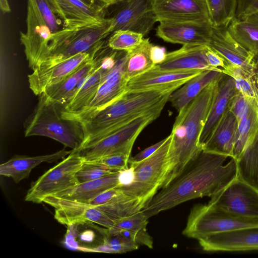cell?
Returning <instances> with one entry per match:
<instances>
[{"label": "cell", "instance_id": "obj_36", "mask_svg": "<svg viewBox=\"0 0 258 258\" xmlns=\"http://www.w3.org/2000/svg\"><path fill=\"white\" fill-rule=\"evenodd\" d=\"M213 26L227 27L234 18L237 0H206Z\"/></svg>", "mask_w": 258, "mask_h": 258}, {"label": "cell", "instance_id": "obj_37", "mask_svg": "<svg viewBox=\"0 0 258 258\" xmlns=\"http://www.w3.org/2000/svg\"><path fill=\"white\" fill-rule=\"evenodd\" d=\"M103 243L106 247L108 253H121L136 250L139 244L112 227L104 230Z\"/></svg>", "mask_w": 258, "mask_h": 258}, {"label": "cell", "instance_id": "obj_21", "mask_svg": "<svg viewBox=\"0 0 258 258\" xmlns=\"http://www.w3.org/2000/svg\"><path fill=\"white\" fill-rule=\"evenodd\" d=\"M99 49L97 51L98 66L91 74L80 82L67 101L60 105L62 116L75 114L83 110L95 95L104 74L113 67L109 68L103 63Z\"/></svg>", "mask_w": 258, "mask_h": 258}, {"label": "cell", "instance_id": "obj_46", "mask_svg": "<svg viewBox=\"0 0 258 258\" xmlns=\"http://www.w3.org/2000/svg\"><path fill=\"white\" fill-rule=\"evenodd\" d=\"M258 10V0H237L235 18H240Z\"/></svg>", "mask_w": 258, "mask_h": 258}, {"label": "cell", "instance_id": "obj_1", "mask_svg": "<svg viewBox=\"0 0 258 258\" xmlns=\"http://www.w3.org/2000/svg\"><path fill=\"white\" fill-rule=\"evenodd\" d=\"M203 150L177 177L161 188L142 211L150 217L190 200L212 197L237 177L236 160Z\"/></svg>", "mask_w": 258, "mask_h": 258}, {"label": "cell", "instance_id": "obj_8", "mask_svg": "<svg viewBox=\"0 0 258 258\" xmlns=\"http://www.w3.org/2000/svg\"><path fill=\"white\" fill-rule=\"evenodd\" d=\"M258 226V219L238 216L210 204H197L191 209L182 234L190 238Z\"/></svg>", "mask_w": 258, "mask_h": 258}, {"label": "cell", "instance_id": "obj_44", "mask_svg": "<svg viewBox=\"0 0 258 258\" xmlns=\"http://www.w3.org/2000/svg\"><path fill=\"white\" fill-rule=\"evenodd\" d=\"M122 190L117 187L108 189L90 200L87 204L96 206L110 202L124 195Z\"/></svg>", "mask_w": 258, "mask_h": 258}, {"label": "cell", "instance_id": "obj_32", "mask_svg": "<svg viewBox=\"0 0 258 258\" xmlns=\"http://www.w3.org/2000/svg\"><path fill=\"white\" fill-rule=\"evenodd\" d=\"M152 45L149 38H144L139 46L127 51L126 76L128 81L155 66L150 56Z\"/></svg>", "mask_w": 258, "mask_h": 258}, {"label": "cell", "instance_id": "obj_6", "mask_svg": "<svg viewBox=\"0 0 258 258\" xmlns=\"http://www.w3.org/2000/svg\"><path fill=\"white\" fill-rule=\"evenodd\" d=\"M171 135L153 154L139 162L130 164L133 178L127 185L117 186L126 195L138 199L144 206L161 188L169 166Z\"/></svg>", "mask_w": 258, "mask_h": 258}, {"label": "cell", "instance_id": "obj_33", "mask_svg": "<svg viewBox=\"0 0 258 258\" xmlns=\"http://www.w3.org/2000/svg\"><path fill=\"white\" fill-rule=\"evenodd\" d=\"M258 129V101L254 100L246 114L238 122L233 157L239 156L250 138Z\"/></svg>", "mask_w": 258, "mask_h": 258}, {"label": "cell", "instance_id": "obj_13", "mask_svg": "<svg viewBox=\"0 0 258 258\" xmlns=\"http://www.w3.org/2000/svg\"><path fill=\"white\" fill-rule=\"evenodd\" d=\"M211 197L209 204L224 211L258 219V190L237 177Z\"/></svg>", "mask_w": 258, "mask_h": 258}, {"label": "cell", "instance_id": "obj_47", "mask_svg": "<svg viewBox=\"0 0 258 258\" xmlns=\"http://www.w3.org/2000/svg\"><path fill=\"white\" fill-rule=\"evenodd\" d=\"M168 136L158 143L145 149L134 157L130 158L128 164L139 162L148 158L157 151L168 139Z\"/></svg>", "mask_w": 258, "mask_h": 258}, {"label": "cell", "instance_id": "obj_28", "mask_svg": "<svg viewBox=\"0 0 258 258\" xmlns=\"http://www.w3.org/2000/svg\"><path fill=\"white\" fill-rule=\"evenodd\" d=\"M227 29L233 38L258 62V10L232 20Z\"/></svg>", "mask_w": 258, "mask_h": 258}, {"label": "cell", "instance_id": "obj_22", "mask_svg": "<svg viewBox=\"0 0 258 258\" xmlns=\"http://www.w3.org/2000/svg\"><path fill=\"white\" fill-rule=\"evenodd\" d=\"M238 92L234 79L223 73L218 80L216 92L201 135L200 143L202 146L208 140L219 121L228 109L230 101Z\"/></svg>", "mask_w": 258, "mask_h": 258}, {"label": "cell", "instance_id": "obj_20", "mask_svg": "<svg viewBox=\"0 0 258 258\" xmlns=\"http://www.w3.org/2000/svg\"><path fill=\"white\" fill-rule=\"evenodd\" d=\"M201 70H163L155 66L130 80L126 91H146L162 88L178 89L186 81L200 74Z\"/></svg>", "mask_w": 258, "mask_h": 258}, {"label": "cell", "instance_id": "obj_50", "mask_svg": "<svg viewBox=\"0 0 258 258\" xmlns=\"http://www.w3.org/2000/svg\"><path fill=\"white\" fill-rule=\"evenodd\" d=\"M0 8L3 13H9L11 11L8 0H0Z\"/></svg>", "mask_w": 258, "mask_h": 258}, {"label": "cell", "instance_id": "obj_17", "mask_svg": "<svg viewBox=\"0 0 258 258\" xmlns=\"http://www.w3.org/2000/svg\"><path fill=\"white\" fill-rule=\"evenodd\" d=\"M198 240L206 251L258 250V226L210 234Z\"/></svg>", "mask_w": 258, "mask_h": 258}, {"label": "cell", "instance_id": "obj_38", "mask_svg": "<svg viewBox=\"0 0 258 258\" xmlns=\"http://www.w3.org/2000/svg\"><path fill=\"white\" fill-rule=\"evenodd\" d=\"M144 36L142 34L133 31L118 30L111 34L107 44L115 50L129 51L142 42Z\"/></svg>", "mask_w": 258, "mask_h": 258}, {"label": "cell", "instance_id": "obj_15", "mask_svg": "<svg viewBox=\"0 0 258 258\" xmlns=\"http://www.w3.org/2000/svg\"><path fill=\"white\" fill-rule=\"evenodd\" d=\"M53 207L54 218L67 226L85 223H95L106 228L112 227L114 221L96 207L87 203L77 202L48 196L43 200Z\"/></svg>", "mask_w": 258, "mask_h": 258}, {"label": "cell", "instance_id": "obj_29", "mask_svg": "<svg viewBox=\"0 0 258 258\" xmlns=\"http://www.w3.org/2000/svg\"><path fill=\"white\" fill-rule=\"evenodd\" d=\"M98 64L99 58L97 52L93 59L81 66L59 82L48 87L43 93L51 100L60 105H63L80 82L91 74Z\"/></svg>", "mask_w": 258, "mask_h": 258}, {"label": "cell", "instance_id": "obj_9", "mask_svg": "<svg viewBox=\"0 0 258 258\" xmlns=\"http://www.w3.org/2000/svg\"><path fill=\"white\" fill-rule=\"evenodd\" d=\"M83 162L77 150H72L67 157L45 172L32 184L25 200L41 203L48 196L77 185L79 183L76 173Z\"/></svg>", "mask_w": 258, "mask_h": 258}, {"label": "cell", "instance_id": "obj_16", "mask_svg": "<svg viewBox=\"0 0 258 258\" xmlns=\"http://www.w3.org/2000/svg\"><path fill=\"white\" fill-rule=\"evenodd\" d=\"M212 27L208 21H162L157 28L156 35L172 43L208 46Z\"/></svg>", "mask_w": 258, "mask_h": 258}, {"label": "cell", "instance_id": "obj_42", "mask_svg": "<svg viewBox=\"0 0 258 258\" xmlns=\"http://www.w3.org/2000/svg\"><path fill=\"white\" fill-rule=\"evenodd\" d=\"M254 99L250 98L239 91L231 99L228 109L236 117L238 122L246 114Z\"/></svg>", "mask_w": 258, "mask_h": 258}, {"label": "cell", "instance_id": "obj_12", "mask_svg": "<svg viewBox=\"0 0 258 258\" xmlns=\"http://www.w3.org/2000/svg\"><path fill=\"white\" fill-rule=\"evenodd\" d=\"M26 24V32L20 33V41L29 67L33 70L46 58L52 34L33 0H28Z\"/></svg>", "mask_w": 258, "mask_h": 258}, {"label": "cell", "instance_id": "obj_27", "mask_svg": "<svg viewBox=\"0 0 258 258\" xmlns=\"http://www.w3.org/2000/svg\"><path fill=\"white\" fill-rule=\"evenodd\" d=\"M222 70H205L194 77L170 95L169 101L178 112L197 97L208 85L218 79Z\"/></svg>", "mask_w": 258, "mask_h": 258}, {"label": "cell", "instance_id": "obj_25", "mask_svg": "<svg viewBox=\"0 0 258 258\" xmlns=\"http://www.w3.org/2000/svg\"><path fill=\"white\" fill-rule=\"evenodd\" d=\"M70 151L63 149L55 153L37 156L16 155L0 165V174L11 177L18 183L27 178L32 170L43 162L51 163L69 155Z\"/></svg>", "mask_w": 258, "mask_h": 258}, {"label": "cell", "instance_id": "obj_5", "mask_svg": "<svg viewBox=\"0 0 258 258\" xmlns=\"http://www.w3.org/2000/svg\"><path fill=\"white\" fill-rule=\"evenodd\" d=\"M112 23L111 18L105 17L84 25L64 27L52 33L48 55L40 64L54 63L95 49L111 34Z\"/></svg>", "mask_w": 258, "mask_h": 258}, {"label": "cell", "instance_id": "obj_30", "mask_svg": "<svg viewBox=\"0 0 258 258\" xmlns=\"http://www.w3.org/2000/svg\"><path fill=\"white\" fill-rule=\"evenodd\" d=\"M62 14L64 27L92 23L105 18L106 12L93 9L81 0H56Z\"/></svg>", "mask_w": 258, "mask_h": 258}, {"label": "cell", "instance_id": "obj_23", "mask_svg": "<svg viewBox=\"0 0 258 258\" xmlns=\"http://www.w3.org/2000/svg\"><path fill=\"white\" fill-rule=\"evenodd\" d=\"M206 46L183 45L167 53L164 61L155 67L163 70H222L208 64L205 53Z\"/></svg>", "mask_w": 258, "mask_h": 258}, {"label": "cell", "instance_id": "obj_34", "mask_svg": "<svg viewBox=\"0 0 258 258\" xmlns=\"http://www.w3.org/2000/svg\"><path fill=\"white\" fill-rule=\"evenodd\" d=\"M95 207L115 221L141 211L145 206L138 199L131 197L124 193L110 202Z\"/></svg>", "mask_w": 258, "mask_h": 258}, {"label": "cell", "instance_id": "obj_7", "mask_svg": "<svg viewBox=\"0 0 258 258\" xmlns=\"http://www.w3.org/2000/svg\"><path fill=\"white\" fill-rule=\"evenodd\" d=\"M164 107L140 116L112 131L89 146L77 150L84 161L99 160L106 156L124 153L131 154L140 133L160 115Z\"/></svg>", "mask_w": 258, "mask_h": 258}, {"label": "cell", "instance_id": "obj_26", "mask_svg": "<svg viewBox=\"0 0 258 258\" xmlns=\"http://www.w3.org/2000/svg\"><path fill=\"white\" fill-rule=\"evenodd\" d=\"M120 171L104 177L79 183L53 196L77 202L88 203V202L100 193L119 185Z\"/></svg>", "mask_w": 258, "mask_h": 258}, {"label": "cell", "instance_id": "obj_14", "mask_svg": "<svg viewBox=\"0 0 258 258\" xmlns=\"http://www.w3.org/2000/svg\"><path fill=\"white\" fill-rule=\"evenodd\" d=\"M105 42L90 51L79 53L54 63L38 66L28 76L30 89L34 94L39 96L48 87L59 82L93 59Z\"/></svg>", "mask_w": 258, "mask_h": 258}, {"label": "cell", "instance_id": "obj_40", "mask_svg": "<svg viewBox=\"0 0 258 258\" xmlns=\"http://www.w3.org/2000/svg\"><path fill=\"white\" fill-rule=\"evenodd\" d=\"M116 172L110 169L100 160L83 161L76 173V177L80 183L98 179Z\"/></svg>", "mask_w": 258, "mask_h": 258}, {"label": "cell", "instance_id": "obj_43", "mask_svg": "<svg viewBox=\"0 0 258 258\" xmlns=\"http://www.w3.org/2000/svg\"><path fill=\"white\" fill-rule=\"evenodd\" d=\"M131 154L117 153L103 157L99 160L110 169L118 172L128 168Z\"/></svg>", "mask_w": 258, "mask_h": 258}, {"label": "cell", "instance_id": "obj_41", "mask_svg": "<svg viewBox=\"0 0 258 258\" xmlns=\"http://www.w3.org/2000/svg\"><path fill=\"white\" fill-rule=\"evenodd\" d=\"M148 219L141 210L134 214L115 220L112 227L119 230L141 232L147 230Z\"/></svg>", "mask_w": 258, "mask_h": 258}, {"label": "cell", "instance_id": "obj_19", "mask_svg": "<svg viewBox=\"0 0 258 258\" xmlns=\"http://www.w3.org/2000/svg\"><path fill=\"white\" fill-rule=\"evenodd\" d=\"M208 46L218 52L229 63L249 73L258 72V62L233 38L227 27L213 26Z\"/></svg>", "mask_w": 258, "mask_h": 258}, {"label": "cell", "instance_id": "obj_31", "mask_svg": "<svg viewBox=\"0 0 258 258\" xmlns=\"http://www.w3.org/2000/svg\"><path fill=\"white\" fill-rule=\"evenodd\" d=\"M236 160L237 178L258 190V129Z\"/></svg>", "mask_w": 258, "mask_h": 258}, {"label": "cell", "instance_id": "obj_2", "mask_svg": "<svg viewBox=\"0 0 258 258\" xmlns=\"http://www.w3.org/2000/svg\"><path fill=\"white\" fill-rule=\"evenodd\" d=\"M219 79L208 85L178 112L170 133L169 166L161 188L180 174L203 150L200 139L216 92Z\"/></svg>", "mask_w": 258, "mask_h": 258}, {"label": "cell", "instance_id": "obj_45", "mask_svg": "<svg viewBox=\"0 0 258 258\" xmlns=\"http://www.w3.org/2000/svg\"><path fill=\"white\" fill-rule=\"evenodd\" d=\"M205 53L208 64L213 68L223 70L228 64L221 55L208 46H206Z\"/></svg>", "mask_w": 258, "mask_h": 258}, {"label": "cell", "instance_id": "obj_3", "mask_svg": "<svg viewBox=\"0 0 258 258\" xmlns=\"http://www.w3.org/2000/svg\"><path fill=\"white\" fill-rule=\"evenodd\" d=\"M176 89L170 88L126 91L113 102L81 123L84 132L81 148L93 144L140 116L164 107L170 95Z\"/></svg>", "mask_w": 258, "mask_h": 258}, {"label": "cell", "instance_id": "obj_51", "mask_svg": "<svg viewBox=\"0 0 258 258\" xmlns=\"http://www.w3.org/2000/svg\"><path fill=\"white\" fill-rule=\"evenodd\" d=\"M108 1H110L111 2H112V3H114V2H115L117 0H108Z\"/></svg>", "mask_w": 258, "mask_h": 258}, {"label": "cell", "instance_id": "obj_18", "mask_svg": "<svg viewBox=\"0 0 258 258\" xmlns=\"http://www.w3.org/2000/svg\"><path fill=\"white\" fill-rule=\"evenodd\" d=\"M158 22L208 21L206 0H152Z\"/></svg>", "mask_w": 258, "mask_h": 258}, {"label": "cell", "instance_id": "obj_11", "mask_svg": "<svg viewBox=\"0 0 258 258\" xmlns=\"http://www.w3.org/2000/svg\"><path fill=\"white\" fill-rule=\"evenodd\" d=\"M105 17L112 19L111 34L128 30L145 36L158 22L152 0H117L108 7Z\"/></svg>", "mask_w": 258, "mask_h": 258}, {"label": "cell", "instance_id": "obj_39", "mask_svg": "<svg viewBox=\"0 0 258 258\" xmlns=\"http://www.w3.org/2000/svg\"><path fill=\"white\" fill-rule=\"evenodd\" d=\"M52 33L60 30L62 14L56 0H33Z\"/></svg>", "mask_w": 258, "mask_h": 258}, {"label": "cell", "instance_id": "obj_24", "mask_svg": "<svg viewBox=\"0 0 258 258\" xmlns=\"http://www.w3.org/2000/svg\"><path fill=\"white\" fill-rule=\"evenodd\" d=\"M237 127L238 121L228 108L203 144V150L233 158Z\"/></svg>", "mask_w": 258, "mask_h": 258}, {"label": "cell", "instance_id": "obj_49", "mask_svg": "<svg viewBox=\"0 0 258 258\" xmlns=\"http://www.w3.org/2000/svg\"><path fill=\"white\" fill-rule=\"evenodd\" d=\"M91 8L106 12L108 7L113 3L108 0H81Z\"/></svg>", "mask_w": 258, "mask_h": 258}, {"label": "cell", "instance_id": "obj_4", "mask_svg": "<svg viewBox=\"0 0 258 258\" xmlns=\"http://www.w3.org/2000/svg\"><path fill=\"white\" fill-rule=\"evenodd\" d=\"M38 97L37 104L24 122L25 137H47L72 150L80 149L84 141L82 124L63 117L60 105L44 93Z\"/></svg>", "mask_w": 258, "mask_h": 258}, {"label": "cell", "instance_id": "obj_48", "mask_svg": "<svg viewBox=\"0 0 258 258\" xmlns=\"http://www.w3.org/2000/svg\"><path fill=\"white\" fill-rule=\"evenodd\" d=\"M167 53L164 47L152 44L150 49V56L155 66L163 62Z\"/></svg>", "mask_w": 258, "mask_h": 258}, {"label": "cell", "instance_id": "obj_10", "mask_svg": "<svg viewBox=\"0 0 258 258\" xmlns=\"http://www.w3.org/2000/svg\"><path fill=\"white\" fill-rule=\"evenodd\" d=\"M126 61L127 51H119L115 64L104 74L98 90L87 106L78 113L62 116L82 123L121 97L126 91L128 82Z\"/></svg>", "mask_w": 258, "mask_h": 258}, {"label": "cell", "instance_id": "obj_35", "mask_svg": "<svg viewBox=\"0 0 258 258\" xmlns=\"http://www.w3.org/2000/svg\"><path fill=\"white\" fill-rule=\"evenodd\" d=\"M222 72L234 79L239 91L258 101V72L249 73L228 62Z\"/></svg>", "mask_w": 258, "mask_h": 258}]
</instances>
